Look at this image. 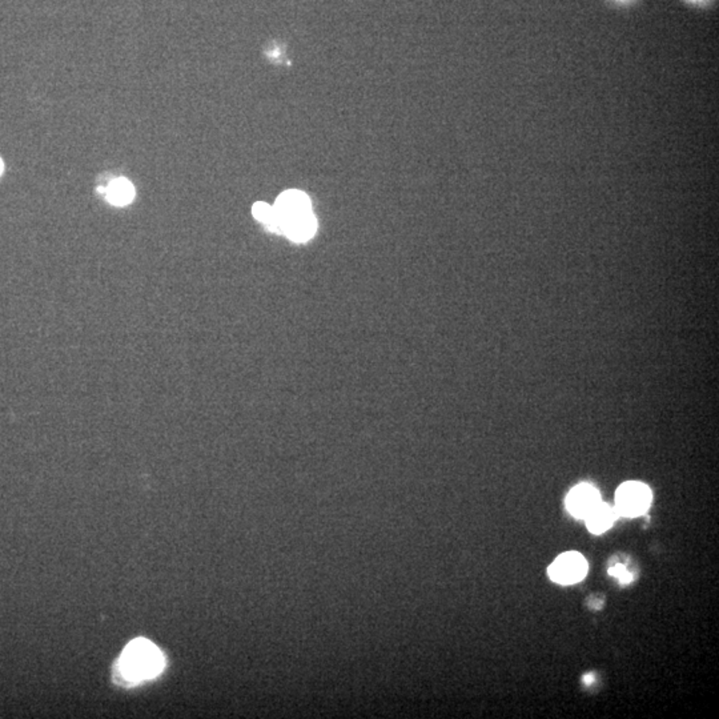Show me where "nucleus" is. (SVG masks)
<instances>
[{
    "mask_svg": "<svg viewBox=\"0 0 719 719\" xmlns=\"http://www.w3.org/2000/svg\"><path fill=\"white\" fill-rule=\"evenodd\" d=\"M609 574H610L612 577H616V579H618L622 585L630 583V582L633 581V579H634L633 573H632V572L626 567V565H623V563H616V565H613V566L609 569Z\"/></svg>",
    "mask_w": 719,
    "mask_h": 719,
    "instance_id": "1a4fd4ad",
    "label": "nucleus"
},
{
    "mask_svg": "<svg viewBox=\"0 0 719 719\" xmlns=\"http://www.w3.org/2000/svg\"><path fill=\"white\" fill-rule=\"evenodd\" d=\"M652 490L647 485L630 481L622 483L616 494V510L623 517H638L652 505Z\"/></svg>",
    "mask_w": 719,
    "mask_h": 719,
    "instance_id": "f03ea898",
    "label": "nucleus"
},
{
    "mask_svg": "<svg viewBox=\"0 0 719 719\" xmlns=\"http://www.w3.org/2000/svg\"><path fill=\"white\" fill-rule=\"evenodd\" d=\"M587 562L582 554L577 552H569L561 554L549 566V577L561 585H573L585 579L587 573Z\"/></svg>",
    "mask_w": 719,
    "mask_h": 719,
    "instance_id": "7ed1b4c3",
    "label": "nucleus"
},
{
    "mask_svg": "<svg viewBox=\"0 0 719 719\" xmlns=\"http://www.w3.org/2000/svg\"><path fill=\"white\" fill-rule=\"evenodd\" d=\"M617 516H618V513L614 508H612L610 505L601 501L598 505L583 519L586 521V528L593 534H602L603 532L609 530L613 526Z\"/></svg>",
    "mask_w": 719,
    "mask_h": 719,
    "instance_id": "0eeeda50",
    "label": "nucleus"
},
{
    "mask_svg": "<svg viewBox=\"0 0 719 719\" xmlns=\"http://www.w3.org/2000/svg\"><path fill=\"white\" fill-rule=\"evenodd\" d=\"M3 169H4V164H3V161H1V159H0V175H1Z\"/></svg>",
    "mask_w": 719,
    "mask_h": 719,
    "instance_id": "9b49d317",
    "label": "nucleus"
},
{
    "mask_svg": "<svg viewBox=\"0 0 719 719\" xmlns=\"http://www.w3.org/2000/svg\"><path fill=\"white\" fill-rule=\"evenodd\" d=\"M317 229V221L312 212L288 220L282 224V233L293 241H306Z\"/></svg>",
    "mask_w": 719,
    "mask_h": 719,
    "instance_id": "423d86ee",
    "label": "nucleus"
},
{
    "mask_svg": "<svg viewBox=\"0 0 719 719\" xmlns=\"http://www.w3.org/2000/svg\"><path fill=\"white\" fill-rule=\"evenodd\" d=\"M279 220L280 233H282V224L288 220L312 212L311 200L300 191H286L281 194L273 207Z\"/></svg>",
    "mask_w": 719,
    "mask_h": 719,
    "instance_id": "20e7f679",
    "label": "nucleus"
},
{
    "mask_svg": "<svg viewBox=\"0 0 719 719\" xmlns=\"http://www.w3.org/2000/svg\"><path fill=\"white\" fill-rule=\"evenodd\" d=\"M105 195L111 204L123 207L134 200L135 188L127 179H116L110 183Z\"/></svg>",
    "mask_w": 719,
    "mask_h": 719,
    "instance_id": "6e6552de",
    "label": "nucleus"
},
{
    "mask_svg": "<svg viewBox=\"0 0 719 719\" xmlns=\"http://www.w3.org/2000/svg\"><path fill=\"white\" fill-rule=\"evenodd\" d=\"M593 682H594V676H593V674H586V676L583 677V683H585V685L589 686V685H592Z\"/></svg>",
    "mask_w": 719,
    "mask_h": 719,
    "instance_id": "9d476101",
    "label": "nucleus"
},
{
    "mask_svg": "<svg viewBox=\"0 0 719 719\" xmlns=\"http://www.w3.org/2000/svg\"><path fill=\"white\" fill-rule=\"evenodd\" d=\"M164 666L165 659L159 649L143 638L132 640L119 659L121 677L132 683L156 677Z\"/></svg>",
    "mask_w": 719,
    "mask_h": 719,
    "instance_id": "f257e3e1",
    "label": "nucleus"
},
{
    "mask_svg": "<svg viewBox=\"0 0 719 719\" xmlns=\"http://www.w3.org/2000/svg\"><path fill=\"white\" fill-rule=\"evenodd\" d=\"M601 502L598 490L587 483H581L573 488L566 497L567 512L577 517L585 519Z\"/></svg>",
    "mask_w": 719,
    "mask_h": 719,
    "instance_id": "39448f33",
    "label": "nucleus"
}]
</instances>
